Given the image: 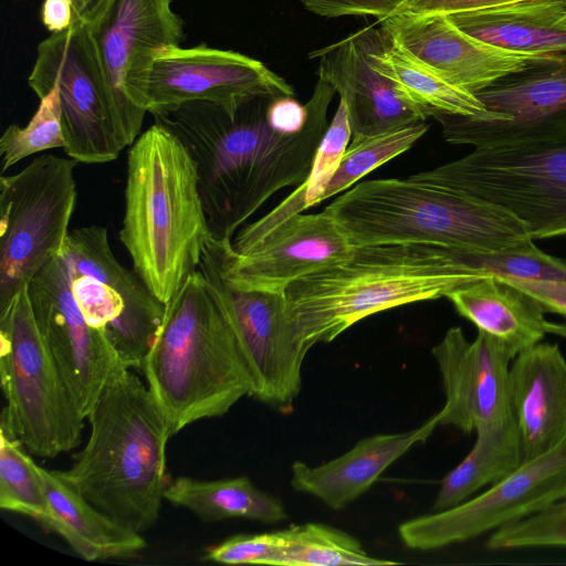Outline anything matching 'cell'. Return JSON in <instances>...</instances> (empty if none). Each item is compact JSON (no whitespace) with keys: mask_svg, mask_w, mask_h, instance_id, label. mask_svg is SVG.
Here are the masks:
<instances>
[{"mask_svg":"<svg viewBox=\"0 0 566 566\" xmlns=\"http://www.w3.org/2000/svg\"><path fill=\"white\" fill-rule=\"evenodd\" d=\"M335 90L318 77L300 133L285 134L269 122L272 96L229 109L195 101L151 113L169 129L197 167L199 192L211 237L231 241L242 224L275 192L302 185L326 132Z\"/></svg>","mask_w":566,"mask_h":566,"instance_id":"cell-1","label":"cell"},{"mask_svg":"<svg viewBox=\"0 0 566 566\" xmlns=\"http://www.w3.org/2000/svg\"><path fill=\"white\" fill-rule=\"evenodd\" d=\"M525 268L518 249L479 253L421 243L355 245L345 259L290 284L284 296L295 337L308 353L370 315L446 296L485 276L520 277Z\"/></svg>","mask_w":566,"mask_h":566,"instance_id":"cell-2","label":"cell"},{"mask_svg":"<svg viewBox=\"0 0 566 566\" xmlns=\"http://www.w3.org/2000/svg\"><path fill=\"white\" fill-rule=\"evenodd\" d=\"M222 242L211 239L197 271L166 304L142 370L171 436L201 419L226 415L253 396L221 285Z\"/></svg>","mask_w":566,"mask_h":566,"instance_id":"cell-3","label":"cell"},{"mask_svg":"<svg viewBox=\"0 0 566 566\" xmlns=\"http://www.w3.org/2000/svg\"><path fill=\"white\" fill-rule=\"evenodd\" d=\"M129 369L113 370L86 417L85 447L57 473L102 513L142 534L159 517L171 433L149 388Z\"/></svg>","mask_w":566,"mask_h":566,"instance_id":"cell-4","label":"cell"},{"mask_svg":"<svg viewBox=\"0 0 566 566\" xmlns=\"http://www.w3.org/2000/svg\"><path fill=\"white\" fill-rule=\"evenodd\" d=\"M124 196L119 240L133 271L167 304L198 270L212 237L196 164L165 126L154 122L129 146Z\"/></svg>","mask_w":566,"mask_h":566,"instance_id":"cell-5","label":"cell"},{"mask_svg":"<svg viewBox=\"0 0 566 566\" xmlns=\"http://www.w3.org/2000/svg\"><path fill=\"white\" fill-rule=\"evenodd\" d=\"M325 209L356 247L421 243L491 253L534 241L509 210L410 176L359 182Z\"/></svg>","mask_w":566,"mask_h":566,"instance_id":"cell-6","label":"cell"},{"mask_svg":"<svg viewBox=\"0 0 566 566\" xmlns=\"http://www.w3.org/2000/svg\"><path fill=\"white\" fill-rule=\"evenodd\" d=\"M1 428L42 458L76 448L83 420L35 323L28 286L0 310Z\"/></svg>","mask_w":566,"mask_h":566,"instance_id":"cell-7","label":"cell"},{"mask_svg":"<svg viewBox=\"0 0 566 566\" xmlns=\"http://www.w3.org/2000/svg\"><path fill=\"white\" fill-rule=\"evenodd\" d=\"M410 177L509 210L526 224L534 241L566 235V140L474 148L462 158Z\"/></svg>","mask_w":566,"mask_h":566,"instance_id":"cell-8","label":"cell"},{"mask_svg":"<svg viewBox=\"0 0 566 566\" xmlns=\"http://www.w3.org/2000/svg\"><path fill=\"white\" fill-rule=\"evenodd\" d=\"M76 164L43 154L1 175L0 310L61 254L77 200Z\"/></svg>","mask_w":566,"mask_h":566,"instance_id":"cell-9","label":"cell"},{"mask_svg":"<svg viewBox=\"0 0 566 566\" xmlns=\"http://www.w3.org/2000/svg\"><path fill=\"white\" fill-rule=\"evenodd\" d=\"M61 254L86 322L105 332L126 367L140 369L161 327L166 304L116 259L104 226L72 229Z\"/></svg>","mask_w":566,"mask_h":566,"instance_id":"cell-10","label":"cell"},{"mask_svg":"<svg viewBox=\"0 0 566 566\" xmlns=\"http://www.w3.org/2000/svg\"><path fill=\"white\" fill-rule=\"evenodd\" d=\"M172 0H91L75 13L87 27L111 93L120 149L142 134L143 94L155 53L179 46L184 21Z\"/></svg>","mask_w":566,"mask_h":566,"instance_id":"cell-11","label":"cell"},{"mask_svg":"<svg viewBox=\"0 0 566 566\" xmlns=\"http://www.w3.org/2000/svg\"><path fill=\"white\" fill-rule=\"evenodd\" d=\"M28 84L39 98L57 90L65 154L82 164L118 158L111 93L86 24L52 33L36 49Z\"/></svg>","mask_w":566,"mask_h":566,"instance_id":"cell-12","label":"cell"},{"mask_svg":"<svg viewBox=\"0 0 566 566\" xmlns=\"http://www.w3.org/2000/svg\"><path fill=\"white\" fill-rule=\"evenodd\" d=\"M563 499H566V437L547 452L524 461L479 495L401 523L398 534L411 549H438L493 532Z\"/></svg>","mask_w":566,"mask_h":566,"instance_id":"cell-13","label":"cell"},{"mask_svg":"<svg viewBox=\"0 0 566 566\" xmlns=\"http://www.w3.org/2000/svg\"><path fill=\"white\" fill-rule=\"evenodd\" d=\"M476 97L501 120L436 114L443 138L474 148L526 147L566 140V54L556 63L507 76Z\"/></svg>","mask_w":566,"mask_h":566,"instance_id":"cell-14","label":"cell"},{"mask_svg":"<svg viewBox=\"0 0 566 566\" xmlns=\"http://www.w3.org/2000/svg\"><path fill=\"white\" fill-rule=\"evenodd\" d=\"M28 293L43 342L76 409L86 418L108 377L123 363L105 332L92 327L83 316L62 254L33 276Z\"/></svg>","mask_w":566,"mask_h":566,"instance_id":"cell-15","label":"cell"},{"mask_svg":"<svg viewBox=\"0 0 566 566\" xmlns=\"http://www.w3.org/2000/svg\"><path fill=\"white\" fill-rule=\"evenodd\" d=\"M294 96L293 87L262 62L230 50L159 49L151 61L144 94L147 113L205 101L229 109L259 96Z\"/></svg>","mask_w":566,"mask_h":566,"instance_id":"cell-16","label":"cell"},{"mask_svg":"<svg viewBox=\"0 0 566 566\" xmlns=\"http://www.w3.org/2000/svg\"><path fill=\"white\" fill-rule=\"evenodd\" d=\"M379 23L385 36L399 51L473 94L507 76L556 63L565 54H533L497 48L461 31L446 14L399 13Z\"/></svg>","mask_w":566,"mask_h":566,"instance_id":"cell-17","label":"cell"},{"mask_svg":"<svg viewBox=\"0 0 566 566\" xmlns=\"http://www.w3.org/2000/svg\"><path fill=\"white\" fill-rule=\"evenodd\" d=\"M231 241H222L227 284L271 293H284L293 282L345 259L355 247L326 209L294 214L242 251H233Z\"/></svg>","mask_w":566,"mask_h":566,"instance_id":"cell-18","label":"cell"},{"mask_svg":"<svg viewBox=\"0 0 566 566\" xmlns=\"http://www.w3.org/2000/svg\"><path fill=\"white\" fill-rule=\"evenodd\" d=\"M231 325L253 380V398L289 413L302 387L307 353L289 318L284 293L243 291L221 280Z\"/></svg>","mask_w":566,"mask_h":566,"instance_id":"cell-19","label":"cell"},{"mask_svg":"<svg viewBox=\"0 0 566 566\" xmlns=\"http://www.w3.org/2000/svg\"><path fill=\"white\" fill-rule=\"evenodd\" d=\"M431 353L446 395L439 426L471 433L512 416L509 377L514 355L505 345L482 331L469 340L462 328L454 326Z\"/></svg>","mask_w":566,"mask_h":566,"instance_id":"cell-20","label":"cell"},{"mask_svg":"<svg viewBox=\"0 0 566 566\" xmlns=\"http://www.w3.org/2000/svg\"><path fill=\"white\" fill-rule=\"evenodd\" d=\"M318 57L317 76L339 94L347 107L352 140L382 134L428 115L407 99L370 63L363 31L310 53Z\"/></svg>","mask_w":566,"mask_h":566,"instance_id":"cell-21","label":"cell"},{"mask_svg":"<svg viewBox=\"0 0 566 566\" xmlns=\"http://www.w3.org/2000/svg\"><path fill=\"white\" fill-rule=\"evenodd\" d=\"M509 392L524 461L566 437V358L557 344L538 342L520 352L510 367Z\"/></svg>","mask_w":566,"mask_h":566,"instance_id":"cell-22","label":"cell"},{"mask_svg":"<svg viewBox=\"0 0 566 566\" xmlns=\"http://www.w3.org/2000/svg\"><path fill=\"white\" fill-rule=\"evenodd\" d=\"M439 426L436 413L405 432L381 433L359 440L344 454L321 465L292 464V486L328 507L340 510L371 488L379 476L413 446L424 442Z\"/></svg>","mask_w":566,"mask_h":566,"instance_id":"cell-23","label":"cell"},{"mask_svg":"<svg viewBox=\"0 0 566 566\" xmlns=\"http://www.w3.org/2000/svg\"><path fill=\"white\" fill-rule=\"evenodd\" d=\"M446 297L461 316L505 345L514 357L547 334L548 321L541 304L502 276L479 279Z\"/></svg>","mask_w":566,"mask_h":566,"instance_id":"cell-24","label":"cell"},{"mask_svg":"<svg viewBox=\"0 0 566 566\" xmlns=\"http://www.w3.org/2000/svg\"><path fill=\"white\" fill-rule=\"evenodd\" d=\"M49 514L43 525L59 534L83 559L127 558L137 555L145 539L97 510L57 473L39 465Z\"/></svg>","mask_w":566,"mask_h":566,"instance_id":"cell-25","label":"cell"},{"mask_svg":"<svg viewBox=\"0 0 566 566\" xmlns=\"http://www.w3.org/2000/svg\"><path fill=\"white\" fill-rule=\"evenodd\" d=\"M566 0H530L447 14L467 34L491 45L533 54L566 53Z\"/></svg>","mask_w":566,"mask_h":566,"instance_id":"cell-26","label":"cell"},{"mask_svg":"<svg viewBox=\"0 0 566 566\" xmlns=\"http://www.w3.org/2000/svg\"><path fill=\"white\" fill-rule=\"evenodd\" d=\"M361 31L371 65L428 117L449 114L485 122L502 119L500 115L489 111L475 94L452 85L403 54L389 42L380 29L366 27Z\"/></svg>","mask_w":566,"mask_h":566,"instance_id":"cell-27","label":"cell"},{"mask_svg":"<svg viewBox=\"0 0 566 566\" xmlns=\"http://www.w3.org/2000/svg\"><path fill=\"white\" fill-rule=\"evenodd\" d=\"M164 499L206 522L242 517L275 524L287 517L282 501L259 490L248 476L212 481L177 476L168 480Z\"/></svg>","mask_w":566,"mask_h":566,"instance_id":"cell-28","label":"cell"},{"mask_svg":"<svg viewBox=\"0 0 566 566\" xmlns=\"http://www.w3.org/2000/svg\"><path fill=\"white\" fill-rule=\"evenodd\" d=\"M476 439L465 458L441 481L434 511L453 507L514 472L523 462V449L513 416L475 430Z\"/></svg>","mask_w":566,"mask_h":566,"instance_id":"cell-29","label":"cell"},{"mask_svg":"<svg viewBox=\"0 0 566 566\" xmlns=\"http://www.w3.org/2000/svg\"><path fill=\"white\" fill-rule=\"evenodd\" d=\"M352 128L346 104L339 101L338 107L328 124L317 147L306 180L296 187L276 208L243 228L244 237L255 242L279 224L321 202V197L349 145Z\"/></svg>","mask_w":566,"mask_h":566,"instance_id":"cell-30","label":"cell"},{"mask_svg":"<svg viewBox=\"0 0 566 566\" xmlns=\"http://www.w3.org/2000/svg\"><path fill=\"white\" fill-rule=\"evenodd\" d=\"M285 536L283 566H380L398 562L367 554L361 544L345 532L318 523L293 525Z\"/></svg>","mask_w":566,"mask_h":566,"instance_id":"cell-31","label":"cell"},{"mask_svg":"<svg viewBox=\"0 0 566 566\" xmlns=\"http://www.w3.org/2000/svg\"><path fill=\"white\" fill-rule=\"evenodd\" d=\"M0 507L43 524L49 504L39 465L21 448V441L0 428Z\"/></svg>","mask_w":566,"mask_h":566,"instance_id":"cell-32","label":"cell"},{"mask_svg":"<svg viewBox=\"0 0 566 566\" xmlns=\"http://www.w3.org/2000/svg\"><path fill=\"white\" fill-rule=\"evenodd\" d=\"M428 129L429 125L424 122H416L382 134L352 140L324 190L321 202L348 190L374 169L407 151Z\"/></svg>","mask_w":566,"mask_h":566,"instance_id":"cell-33","label":"cell"},{"mask_svg":"<svg viewBox=\"0 0 566 566\" xmlns=\"http://www.w3.org/2000/svg\"><path fill=\"white\" fill-rule=\"evenodd\" d=\"M64 137L57 90L40 98L36 112L25 126L9 125L0 137L1 174L30 155L63 148Z\"/></svg>","mask_w":566,"mask_h":566,"instance_id":"cell-34","label":"cell"},{"mask_svg":"<svg viewBox=\"0 0 566 566\" xmlns=\"http://www.w3.org/2000/svg\"><path fill=\"white\" fill-rule=\"evenodd\" d=\"M491 551L566 547V499L491 533Z\"/></svg>","mask_w":566,"mask_h":566,"instance_id":"cell-35","label":"cell"},{"mask_svg":"<svg viewBox=\"0 0 566 566\" xmlns=\"http://www.w3.org/2000/svg\"><path fill=\"white\" fill-rule=\"evenodd\" d=\"M283 530L262 534H241L207 549L205 559L222 564L283 566Z\"/></svg>","mask_w":566,"mask_h":566,"instance_id":"cell-36","label":"cell"},{"mask_svg":"<svg viewBox=\"0 0 566 566\" xmlns=\"http://www.w3.org/2000/svg\"><path fill=\"white\" fill-rule=\"evenodd\" d=\"M311 12L326 17L374 15L380 20L397 13L406 0H300Z\"/></svg>","mask_w":566,"mask_h":566,"instance_id":"cell-37","label":"cell"},{"mask_svg":"<svg viewBox=\"0 0 566 566\" xmlns=\"http://www.w3.org/2000/svg\"><path fill=\"white\" fill-rule=\"evenodd\" d=\"M503 279L532 295L541 304L545 313H555L562 315L566 319V279ZM547 333L566 338V321L563 323L548 321Z\"/></svg>","mask_w":566,"mask_h":566,"instance_id":"cell-38","label":"cell"},{"mask_svg":"<svg viewBox=\"0 0 566 566\" xmlns=\"http://www.w3.org/2000/svg\"><path fill=\"white\" fill-rule=\"evenodd\" d=\"M530 0H406L396 14H451L495 8ZM395 15V14H394Z\"/></svg>","mask_w":566,"mask_h":566,"instance_id":"cell-39","label":"cell"},{"mask_svg":"<svg viewBox=\"0 0 566 566\" xmlns=\"http://www.w3.org/2000/svg\"><path fill=\"white\" fill-rule=\"evenodd\" d=\"M266 115L270 124L279 132L296 134L303 130L308 119L307 104H301L294 96L272 97Z\"/></svg>","mask_w":566,"mask_h":566,"instance_id":"cell-40","label":"cell"},{"mask_svg":"<svg viewBox=\"0 0 566 566\" xmlns=\"http://www.w3.org/2000/svg\"><path fill=\"white\" fill-rule=\"evenodd\" d=\"M73 0H44L41 7V20L52 33L69 30L74 22Z\"/></svg>","mask_w":566,"mask_h":566,"instance_id":"cell-41","label":"cell"},{"mask_svg":"<svg viewBox=\"0 0 566 566\" xmlns=\"http://www.w3.org/2000/svg\"><path fill=\"white\" fill-rule=\"evenodd\" d=\"M563 22H565V23H566V14H565V17L563 18Z\"/></svg>","mask_w":566,"mask_h":566,"instance_id":"cell-42","label":"cell"},{"mask_svg":"<svg viewBox=\"0 0 566 566\" xmlns=\"http://www.w3.org/2000/svg\"><path fill=\"white\" fill-rule=\"evenodd\" d=\"M75 1H77V0H73V2H75Z\"/></svg>","mask_w":566,"mask_h":566,"instance_id":"cell-43","label":"cell"}]
</instances>
